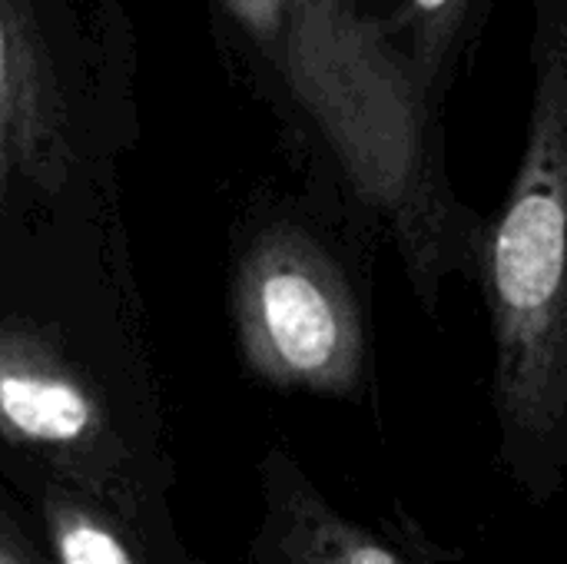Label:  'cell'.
<instances>
[{
    "mask_svg": "<svg viewBox=\"0 0 567 564\" xmlns=\"http://www.w3.org/2000/svg\"><path fill=\"white\" fill-rule=\"evenodd\" d=\"M475 286L488 316L495 462L548 509L567 485V10L538 27L525 150L485 223Z\"/></svg>",
    "mask_w": 567,
    "mask_h": 564,
    "instance_id": "1",
    "label": "cell"
},
{
    "mask_svg": "<svg viewBox=\"0 0 567 564\" xmlns=\"http://www.w3.org/2000/svg\"><path fill=\"white\" fill-rule=\"evenodd\" d=\"M375 246L355 223L329 229L306 219H282L259 243L249 326L252 352L276 382L342 406L372 402Z\"/></svg>",
    "mask_w": 567,
    "mask_h": 564,
    "instance_id": "2",
    "label": "cell"
},
{
    "mask_svg": "<svg viewBox=\"0 0 567 564\" xmlns=\"http://www.w3.org/2000/svg\"><path fill=\"white\" fill-rule=\"evenodd\" d=\"M272 564H412L375 529L332 505L299 469L276 479Z\"/></svg>",
    "mask_w": 567,
    "mask_h": 564,
    "instance_id": "3",
    "label": "cell"
},
{
    "mask_svg": "<svg viewBox=\"0 0 567 564\" xmlns=\"http://www.w3.org/2000/svg\"><path fill=\"white\" fill-rule=\"evenodd\" d=\"M47 47L23 0H0V140L13 116H27L47 93Z\"/></svg>",
    "mask_w": 567,
    "mask_h": 564,
    "instance_id": "4",
    "label": "cell"
},
{
    "mask_svg": "<svg viewBox=\"0 0 567 564\" xmlns=\"http://www.w3.org/2000/svg\"><path fill=\"white\" fill-rule=\"evenodd\" d=\"M0 409L23 435L47 442L76 439L90 419L86 402L76 389L23 376H10L0 382Z\"/></svg>",
    "mask_w": 567,
    "mask_h": 564,
    "instance_id": "5",
    "label": "cell"
},
{
    "mask_svg": "<svg viewBox=\"0 0 567 564\" xmlns=\"http://www.w3.org/2000/svg\"><path fill=\"white\" fill-rule=\"evenodd\" d=\"M465 0H409V23L415 37V66L432 83L442 53L458 27Z\"/></svg>",
    "mask_w": 567,
    "mask_h": 564,
    "instance_id": "6",
    "label": "cell"
},
{
    "mask_svg": "<svg viewBox=\"0 0 567 564\" xmlns=\"http://www.w3.org/2000/svg\"><path fill=\"white\" fill-rule=\"evenodd\" d=\"M63 562L66 564H130L123 548L96 529H76L63 539Z\"/></svg>",
    "mask_w": 567,
    "mask_h": 564,
    "instance_id": "7",
    "label": "cell"
},
{
    "mask_svg": "<svg viewBox=\"0 0 567 564\" xmlns=\"http://www.w3.org/2000/svg\"><path fill=\"white\" fill-rule=\"evenodd\" d=\"M226 10L259 40H276L282 17H286V0H226Z\"/></svg>",
    "mask_w": 567,
    "mask_h": 564,
    "instance_id": "8",
    "label": "cell"
}]
</instances>
